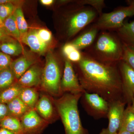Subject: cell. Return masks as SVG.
<instances>
[{
    "label": "cell",
    "mask_w": 134,
    "mask_h": 134,
    "mask_svg": "<svg viewBox=\"0 0 134 134\" xmlns=\"http://www.w3.org/2000/svg\"><path fill=\"white\" fill-rule=\"evenodd\" d=\"M74 64L79 82L85 91L98 94L109 103L122 100L119 63H103L82 52L81 60Z\"/></svg>",
    "instance_id": "cell-1"
},
{
    "label": "cell",
    "mask_w": 134,
    "mask_h": 134,
    "mask_svg": "<svg viewBox=\"0 0 134 134\" xmlns=\"http://www.w3.org/2000/svg\"><path fill=\"white\" fill-rule=\"evenodd\" d=\"M83 52L103 63L117 64L122 60L123 44L116 33L100 31L93 44Z\"/></svg>",
    "instance_id": "cell-2"
},
{
    "label": "cell",
    "mask_w": 134,
    "mask_h": 134,
    "mask_svg": "<svg viewBox=\"0 0 134 134\" xmlns=\"http://www.w3.org/2000/svg\"><path fill=\"white\" fill-rule=\"evenodd\" d=\"M82 94L66 93L59 97H53L65 134H89L87 130L83 126L78 110V102Z\"/></svg>",
    "instance_id": "cell-3"
},
{
    "label": "cell",
    "mask_w": 134,
    "mask_h": 134,
    "mask_svg": "<svg viewBox=\"0 0 134 134\" xmlns=\"http://www.w3.org/2000/svg\"><path fill=\"white\" fill-rule=\"evenodd\" d=\"M46 58L39 90L53 97H59L63 95L61 82L64 69H62L60 63L52 52H48Z\"/></svg>",
    "instance_id": "cell-4"
},
{
    "label": "cell",
    "mask_w": 134,
    "mask_h": 134,
    "mask_svg": "<svg viewBox=\"0 0 134 134\" xmlns=\"http://www.w3.org/2000/svg\"><path fill=\"white\" fill-rule=\"evenodd\" d=\"M77 5L65 19L64 36L68 40L82 31L94 23L99 16L98 12L91 7Z\"/></svg>",
    "instance_id": "cell-5"
},
{
    "label": "cell",
    "mask_w": 134,
    "mask_h": 134,
    "mask_svg": "<svg viewBox=\"0 0 134 134\" xmlns=\"http://www.w3.org/2000/svg\"><path fill=\"white\" fill-rule=\"evenodd\" d=\"M128 6L120 7L99 16L93 24L100 31H115L123 25L125 19L134 16V0L127 1Z\"/></svg>",
    "instance_id": "cell-6"
},
{
    "label": "cell",
    "mask_w": 134,
    "mask_h": 134,
    "mask_svg": "<svg viewBox=\"0 0 134 134\" xmlns=\"http://www.w3.org/2000/svg\"><path fill=\"white\" fill-rule=\"evenodd\" d=\"M80 100L86 113L95 119L107 118L109 103L102 97L85 91L82 94Z\"/></svg>",
    "instance_id": "cell-7"
},
{
    "label": "cell",
    "mask_w": 134,
    "mask_h": 134,
    "mask_svg": "<svg viewBox=\"0 0 134 134\" xmlns=\"http://www.w3.org/2000/svg\"><path fill=\"white\" fill-rule=\"evenodd\" d=\"M125 102L117 100L109 103V108L107 118L108 120V126L103 129L99 134H117L119 132L122 124Z\"/></svg>",
    "instance_id": "cell-8"
},
{
    "label": "cell",
    "mask_w": 134,
    "mask_h": 134,
    "mask_svg": "<svg viewBox=\"0 0 134 134\" xmlns=\"http://www.w3.org/2000/svg\"><path fill=\"white\" fill-rule=\"evenodd\" d=\"M61 91L62 95L66 93L74 94L83 93L85 92L80 84L73 63L66 59L64 60Z\"/></svg>",
    "instance_id": "cell-9"
},
{
    "label": "cell",
    "mask_w": 134,
    "mask_h": 134,
    "mask_svg": "<svg viewBox=\"0 0 134 134\" xmlns=\"http://www.w3.org/2000/svg\"><path fill=\"white\" fill-rule=\"evenodd\" d=\"M39 98L34 109L40 117L49 124L60 119L53 100V97L41 91Z\"/></svg>",
    "instance_id": "cell-10"
},
{
    "label": "cell",
    "mask_w": 134,
    "mask_h": 134,
    "mask_svg": "<svg viewBox=\"0 0 134 134\" xmlns=\"http://www.w3.org/2000/svg\"><path fill=\"white\" fill-rule=\"evenodd\" d=\"M20 121L23 134H41L49 125L34 108L28 111Z\"/></svg>",
    "instance_id": "cell-11"
},
{
    "label": "cell",
    "mask_w": 134,
    "mask_h": 134,
    "mask_svg": "<svg viewBox=\"0 0 134 134\" xmlns=\"http://www.w3.org/2000/svg\"><path fill=\"white\" fill-rule=\"evenodd\" d=\"M118 65L122 82V95L127 101L131 103L134 97V70L122 60Z\"/></svg>",
    "instance_id": "cell-12"
},
{
    "label": "cell",
    "mask_w": 134,
    "mask_h": 134,
    "mask_svg": "<svg viewBox=\"0 0 134 134\" xmlns=\"http://www.w3.org/2000/svg\"><path fill=\"white\" fill-rule=\"evenodd\" d=\"M82 31L80 35L69 42L80 51L86 50L93 44L100 30L93 23Z\"/></svg>",
    "instance_id": "cell-13"
},
{
    "label": "cell",
    "mask_w": 134,
    "mask_h": 134,
    "mask_svg": "<svg viewBox=\"0 0 134 134\" xmlns=\"http://www.w3.org/2000/svg\"><path fill=\"white\" fill-rule=\"evenodd\" d=\"M43 69V68L35 64L30 67L17 82L23 88H38L39 90Z\"/></svg>",
    "instance_id": "cell-14"
},
{
    "label": "cell",
    "mask_w": 134,
    "mask_h": 134,
    "mask_svg": "<svg viewBox=\"0 0 134 134\" xmlns=\"http://www.w3.org/2000/svg\"><path fill=\"white\" fill-rule=\"evenodd\" d=\"M21 41L26 44L32 51L39 54L43 55L45 53L48 45L42 42L39 37L37 30L32 29L21 38Z\"/></svg>",
    "instance_id": "cell-15"
},
{
    "label": "cell",
    "mask_w": 134,
    "mask_h": 134,
    "mask_svg": "<svg viewBox=\"0 0 134 134\" xmlns=\"http://www.w3.org/2000/svg\"><path fill=\"white\" fill-rule=\"evenodd\" d=\"M36 63V60L26 55L12 61L10 67L17 81Z\"/></svg>",
    "instance_id": "cell-16"
},
{
    "label": "cell",
    "mask_w": 134,
    "mask_h": 134,
    "mask_svg": "<svg viewBox=\"0 0 134 134\" xmlns=\"http://www.w3.org/2000/svg\"><path fill=\"white\" fill-rule=\"evenodd\" d=\"M0 52L10 55L17 56L24 52L21 43L8 36L0 40Z\"/></svg>",
    "instance_id": "cell-17"
},
{
    "label": "cell",
    "mask_w": 134,
    "mask_h": 134,
    "mask_svg": "<svg viewBox=\"0 0 134 134\" xmlns=\"http://www.w3.org/2000/svg\"><path fill=\"white\" fill-rule=\"evenodd\" d=\"M115 31L122 44L134 48V21L124 23Z\"/></svg>",
    "instance_id": "cell-18"
},
{
    "label": "cell",
    "mask_w": 134,
    "mask_h": 134,
    "mask_svg": "<svg viewBox=\"0 0 134 134\" xmlns=\"http://www.w3.org/2000/svg\"><path fill=\"white\" fill-rule=\"evenodd\" d=\"M39 90L37 88H23L18 97L30 109H33L39 98Z\"/></svg>",
    "instance_id": "cell-19"
},
{
    "label": "cell",
    "mask_w": 134,
    "mask_h": 134,
    "mask_svg": "<svg viewBox=\"0 0 134 134\" xmlns=\"http://www.w3.org/2000/svg\"><path fill=\"white\" fill-rule=\"evenodd\" d=\"M7 105L9 115L16 117L20 119L31 109L18 97L7 103Z\"/></svg>",
    "instance_id": "cell-20"
},
{
    "label": "cell",
    "mask_w": 134,
    "mask_h": 134,
    "mask_svg": "<svg viewBox=\"0 0 134 134\" xmlns=\"http://www.w3.org/2000/svg\"><path fill=\"white\" fill-rule=\"evenodd\" d=\"M23 87L17 82L0 91V103L7 104L19 97Z\"/></svg>",
    "instance_id": "cell-21"
},
{
    "label": "cell",
    "mask_w": 134,
    "mask_h": 134,
    "mask_svg": "<svg viewBox=\"0 0 134 134\" xmlns=\"http://www.w3.org/2000/svg\"><path fill=\"white\" fill-rule=\"evenodd\" d=\"M0 128L17 134H23L20 119L10 115H8L0 121Z\"/></svg>",
    "instance_id": "cell-22"
},
{
    "label": "cell",
    "mask_w": 134,
    "mask_h": 134,
    "mask_svg": "<svg viewBox=\"0 0 134 134\" xmlns=\"http://www.w3.org/2000/svg\"><path fill=\"white\" fill-rule=\"evenodd\" d=\"M2 27L8 34L21 43V35L15 18L13 14L10 16L5 20Z\"/></svg>",
    "instance_id": "cell-23"
},
{
    "label": "cell",
    "mask_w": 134,
    "mask_h": 134,
    "mask_svg": "<svg viewBox=\"0 0 134 134\" xmlns=\"http://www.w3.org/2000/svg\"><path fill=\"white\" fill-rule=\"evenodd\" d=\"M125 130L134 134V114L131 105L125 109L122 124L119 131Z\"/></svg>",
    "instance_id": "cell-24"
},
{
    "label": "cell",
    "mask_w": 134,
    "mask_h": 134,
    "mask_svg": "<svg viewBox=\"0 0 134 134\" xmlns=\"http://www.w3.org/2000/svg\"><path fill=\"white\" fill-rule=\"evenodd\" d=\"M16 81L10 66L0 70V91L11 86Z\"/></svg>",
    "instance_id": "cell-25"
},
{
    "label": "cell",
    "mask_w": 134,
    "mask_h": 134,
    "mask_svg": "<svg viewBox=\"0 0 134 134\" xmlns=\"http://www.w3.org/2000/svg\"><path fill=\"white\" fill-rule=\"evenodd\" d=\"M16 21L19 31L21 35V38L26 34L28 31V25L21 8H16L13 13Z\"/></svg>",
    "instance_id": "cell-26"
},
{
    "label": "cell",
    "mask_w": 134,
    "mask_h": 134,
    "mask_svg": "<svg viewBox=\"0 0 134 134\" xmlns=\"http://www.w3.org/2000/svg\"><path fill=\"white\" fill-rule=\"evenodd\" d=\"M16 8L12 2L0 5V27L8 17L13 14Z\"/></svg>",
    "instance_id": "cell-27"
},
{
    "label": "cell",
    "mask_w": 134,
    "mask_h": 134,
    "mask_svg": "<svg viewBox=\"0 0 134 134\" xmlns=\"http://www.w3.org/2000/svg\"><path fill=\"white\" fill-rule=\"evenodd\" d=\"M77 3L80 5L91 7L96 10L98 13L99 16L103 13V9L105 5L104 0H82L77 1Z\"/></svg>",
    "instance_id": "cell-28"
},
{
    "label": "cell",
    "mask_w": 134,
    "mask_h": 134,
    "mask_svg": "<svg viewBox=\"0 0 134 134\" xmlns=\"http://www.w3.org/2000/svg\"><path fill=\"white\" fill-rule=\"evenodd\" d=\"M122 60L134 70V48L123 44Z\"/></svg>",
    "instance_id": "cell-29"
},
{
    "label": "cell",
    "mask_w": 134,
    "mask_h": 134,
    "mask_svg": "<svg viewBox=\"0 0 134 134\" xmlns=\"http://www.w3.org/2000/svg\"><path fill=\"white\" fill-rule=\"evenodd\" d=\"M38 35L41 41L48 45L51 42L52 36L51 32L45 29H40L37 30Z\"/></svg>",
    "instance_id": "cell-30"
},
{
    "label": "cell",
    "mask_w": 134,
    "mask_h": 134,
    "mask_svg": "<svg viewBox=\"0 0 134 134\" xmlns=\"http://www.w3.org/2000/svg\"><path fill=\"white\" fill-rule=\"evenodd\" d=\"M12 62L10 55L0 52V70L8 68Z\"/></svg>",
    "instance_id": "cell-31"
},
{
    "label": "cell",
    "mask_w": 134,
    "mask_h": 134,
    "mask_svg": "<svg viewBox=\"0 0 134 134\" xmlns=\"http://www.w3.org/2000/svg\"><path fill=\"white\" fill-rule=\"evenodd\" d=\"M9 115L7 104L0 103V121Z\"/></svg>",
    "instance_id": "cell-32"
},
{
    "label": "cell",
    "mask_w": 134,
    "mask_h": 134,
    "mask_svg": "<svg viewBox=\"0 0 134 134\" xmlns=\"http://www.w3.org/2000/svg\"><path fill=\"white\" fill-rule=\"evenodd\" d=\"M8 36H9V35L5 31V30L2 27H0V40Z\"/></svg>",
    "instance_id": "cell-33"
},
{
    "label": "cell",
    "mask_w": 134,
    "mask_h": 134,
    "mask_svg": "<svg viewBox=\"0 0 134 134\" xmlns=\"http://www.w3.org/2000/svg\"><path fill=\"white\" fill-rule=\"evenodd\" d=\"M40 2L42 5L45 6H50L52 5L54 2V1L53 0H41Z\"/></svg>",
    "instance_id": "cell-34"
},
{
    "label": "cell",
    "mask_w": 134,
    "mask_h": 134,
    "mask_svg": "<svg viewBox=\"0 0 134 134\" xmlns=\"http://www.w3.org/2000/svg\"><path fill=\"white\" fill-rule=\"evenodd\" d=\"M0 134H17L14 132L10 131L8 130L0 128Z\"/></svg>",
    "instance_id": "cell-35"
},
{
    "label": "cell",
    "mask_w": 134,
    "mask_h": 134,
    "mask_svg": "<svg viewBox=\"0 0 134 134\" xmlns=\"http://www.w3.org/2000/svg\"><path fill=\"white\" fill-rule=\"evenodd\" d=\"M9 2H11V1L8 0H0V5L6 4Z\"/></svg>",
    "instance_id": "cell-36"
},
{
    "label": "cell",
    "mask_w": 134,
    "mask_h": 134,
    "mask_svg": "<svg viewBox=\"0 0 134 134\" xmlns=\"http://www.w3.org/2000/svg\"><path fill=\"white\" fill-rule=\"evenodd\" d=\"M117 134H133L129 133V132L125 131V130H120L119 131L118 133Z\"/></svg>",
    "instance_id": "cell-37"
},
{
    "label": "cell",
    "mask_w": 134,
    "mask_h": 134,
    "mask_svg": "<svg viewBox=\"0 0 134 134\" xmlns=\"http://www.w3.org/2000/svg\"><path fill=\"white\" fill-rule=\"evenodd\" d=\"M131 103H132V104L131 105V108H132V111L134 114V97L132 99Z\"/></svg>",
    "instance_id": "cell-38"
}]
</instances>
